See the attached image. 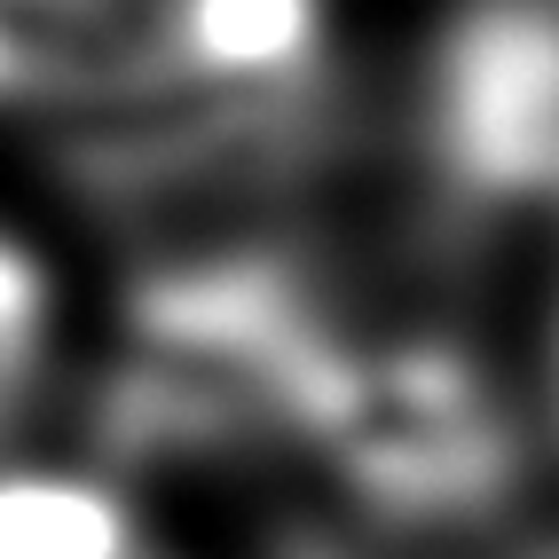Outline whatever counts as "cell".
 Instances as JSON below:
<instances>
[{
    "mask_svg": "<svg viewBox=\"0 0 559 559\" xmlns=\"http://www.w3.org/2000/svg\"><path fill=\"white\" fill-rule=\"evenodd\" d=\"M536 418L441 331H347L300 465L370 528L465 536L528 480Z\"/></svg>",
    "mask_w": 559,
    "mask_h": 559,
    "instance_id": "obj_1",
    "label": "cell"
},
{
    "mask_svg": "<svg viewBox=\"0 0 559 559\" xmlns=\"http://www.w3.org/2000/svg\"><path fill=\"white\" fill-rule=\"evenodd\" d=\"M347 316L323 284L269 252H213L166 269L134 308L127 386L142 433L174 450H276L300 465L316 394L347 347Z\"/></svg>",
    "mask_w": 559,
    "mask_h": 559,
    "instance_id": "obj_2",
    "label": "cell"
},
{
    "mask_svg": "<svg viewBox=\"0 0 559 559\" xmlns=\"http://www.w3.org/2000/svg\"><path fill=\"white\" fill-rule=\"evenodd\" d=\"M409 103L441 190L559 221V0H457L418 56Z\"/></svg>",
    "mask_w": 559,
    "mask_h": 559,
    "instance_id": "obj_3",
    "label": "cell"
},
{
    "mask_svg": "<svg viewBox=\"0 0 559 559\" xmlns=\"http://www.w3.org/2000/svg\"><path fill=\"white\" fill-rule=\"evenodd\" d=\"M0 559H190L134 480L71 457H0Z\"/></svg>",
    "mask_w": 559,
    "mask_h": 559,
    "instance_id": "obj_4",
    "label": "cell"
},
{
    "mask_svg": "<svg viewBox=\"0 0 559 559\" xmlns=\"http://www.w3.org/2000/svg\"><path fill=\"white\" fill-rule=\"evenodd\" d=\"M71 362V276L48 237L0 205V457L24 450Z\"/></svg>",
    "mask_w": 559,
    "mask_h": 559,
    "instance_id": "obj_5",
    "label": "cell"
},
{
    "mask_svg": "<svg viewBox=\"0 0 559 559\" xmlns=\"http://www.w3.org/2000/svg\"><path fill=\"white\" fill-rule=\"evenodd\" d=\"M158 40L174 63L205 87H252V80H284L300 71L316 32V0H166Z\"/></svg>",
    "mask_w": 559,
    "mask_h": 559,
    "instance_id": "obj_6",
    "label": "cell"
},
{
    "mask_svg": "<svg viewBox=\"0 0 559 559\" xmlns=\"http://www.w3.org/2000/svg\"><path fill=\"white\" fill-rule=\"evenodd\" d=\"M528 418H536L544 457H559V276H551V300H544V340H536V402H528Z\"/></svg>",
    "mask_w": 559,
    "mask_h": 559,
    "instance_id": "obj_7",
    "label": "cell"
}]
</instances>
